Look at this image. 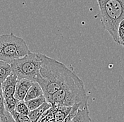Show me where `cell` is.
Segmentation results:
<instances>
[{
	"mask_svg": "<svg viewBox=\"0 0 124 122\" xmlns=\"http://www.w3.org/2000/svg\"><path fill=\"white\" fill-rule=\"evenodd\" d=\"M42 65L35 82L41 86L46 100L61 89L83 88V81L78 76L72 66L64 64L44 54L39 53Z\"/></svg>",
	"mask_w": 124,
	"mask_h": 122,
	"instance_id": "6da1fadb",
	"label": "cell"
},
{
	"mask_svg": "<svg viewBox=\"0 0 124 122\" xmlns=\"http://www.w3.org/2000/svg\"><path fill=\"white\" fill-rule=\"evenodd\" d=\"M97 1L102 25L116 43L118 25L124 19V0Z\"/></svg>",
	"mask_w": 124,
	"mask_h": 122,
	"instance_id": "7a4b0ae2",
	"label": "cell"
},
{
	"mask_svg": "<svg viewBox=\"0 0 124 122\" xmlns=\"http://www.w3.org/2000/svg\"><path fill=\"white\" fill-rule=\"evenodd\" d=\"M30 52L28 46L22 38L13 33L0 35V61L11 64Z\"/></svg>",
	"mask_w": 124,
	"mask_h": 122,
	"instance_id": "3957f363",
	"label": "cell"
},
{
	"mask_svg": "<svg viewBox=\"0 0 124 122\" xmlns=\"http://www.w3.org/2000/svg\"><path fill=\"white\" fill-rule=\"evenodd\" d=\"M42 60L39 53L31 52L22 58L11 63L12 72L18 80L28 79L35 82L39 73Z\"/></svg>",
	"mask_w": 124,
	"mask_h": 122,
	"instance_id": "277c9868",
	"label": "cell"
},
{
	"mask_svg": "<svg viewBox=\"0 0 124 122\" xmlns=\"http://www.w3.org/2000/svg\"><path fill=\"white\" fill-rule=\"evenodd\" d=\"M88 99L89 96L86 93L85 87H83L61 89L54 93L46 102L52 105L73 107L76 104H81L83 107H86Z\"/></svg>",
	"mask_w": 124,
	"mask_h": 122,
	"instance_id": "5b68a950",
	"label": "cell"
},
{
	"mask_svg": "<svg viewBox=\"0 0 124 122\" xmlns=\"http://www.w3.org/2000/svg\"><path fill=\"white\" fill-rule=\"evenodd\" d=\"M17 82L18 78L15 74L12 72L11 74L1 84V90L4 98L14 96Z\"/></svg>",
	"mask_w": 124,
	"mask_h": 122,
	"instance_id": "8992f818",
	"label": "cell"
},
{
	"mask_svg": "<svg viewBox=\"0 0 124 122\" xmlns=\"http://www.w3.org/2000/svg\"><path fill=\"white\" fill-rule=\"evenodd\" d=\"M33 83H34L33 81L28 80V79L18 80L16 87L14 97L19 101L24 100L27 92Z\"/></svg>",
	"mask_w": 124,
	"mask_h": 122,
	"instance_id": "52a82bcc",
	"label": "cell"
},
{
	"mask_svg": "<svg viewBox=\"0 0 124 122\" xmlns=\"http://www.w3.org/2000/svg\"><path fill=\"white\" fill-rule=\"evenodd\" d=\"M54 107V119L56 122H63L69 114L72 107L64 105H52Z\"/></svg>",
	"mask_w": 124,
	"mask_h": 122,
	"instance_id": "ba28073f",
	"label": "cell"
},
{
	"mask_svg": "<svg viewBox=\"0 0 124 122\" xmlns=\"http://www.w3.org/2000/svg\"><path fill=\"white\" fill-rule=\"evenodd\" d=\"M52 105L47 102H45L44 104H42L39 107H38L36 109H34L32 111H31L28 116L31 119V122H38L39 120V119L40 118V116L43 114L47 109H49L50 107H52Z\"/></svg>",
	"mask_w": 124,
	"mask_h": 122,
	"instance_id": "9c48e42d",
	"label": "cell"
},
{
	"mask_svg": "<svg viewBox=\"0 0 124 122\" xmlns=\"http://www.w3.org/2000/svg\"><path fill=\"white\" fill-rule=\"evenodd\" d=\"M42 95H44V93H43V90H42L41 86L37 82H34L27 92L24 101L26 102V101H28L31 99L39 98Z\"/></svg>",
	"mask_w": 124,
	"mask_h": 122,
	"instance_id": "30bf717a",
	"label": "cell"
},
{
	"mask_svg": "<svg viewBox=\"0 0 124 122\" xmlns=\"http://www.w3.org/2000/svg\"><path fill=\"white\" fill-rule=\"evenodd\" d=\"M91 118L90 116V111L88 107L80 109L77 112L76 114L70 122H90Z\"/></svg>",
	"mask_w": 124,
	"mask_h": 122,
	"instance_id": "8fae6325",
	"label": "cell"
},
{
	"mask_svg": "<svg viewBox=\"0 0 124 122\" xmlns=\"http://www.w3.org/2000/svg\"><path fill=\"white\" fill-rule=\"evenodd\" d=\"M12 73L11 64L0 61V85Z\"/></svg>",
	"mask_w": 124,
	"mask_h": 122,
	"instance_id": "7c38bea8",
	"label": "cell"
},
{
	"mask_svg": "<svg viewBox=\"0 0 124 122\" xmlns=\"http://www.w3.org/2000/svg\"><path fill=\"white\" fill-rule=\"evenodd\" d=\"M45 102H46V98L44 95H42V96H40V97L37 98L26 101L25 103L28 107V109H30V111H32L34 109H38L42 104H44Z\"/></svg>",
	"mask_w": 124,
	"mask_h": 122,
	"instance_id": "4fadbf2b",
	"label": "cell"
},
{
	"mask_svg": "<svg viewBox=\"0 0 124 122\" xmlns=\"http://www.w3.org/2000/svg\"><path fill=\"white\" fill-rule=\"evenodd\" d=\"M18 101L19 100L16 99L14 96L4 98V105H5L6 110L8 111L10 114L14 111H15L16 105L18 102Z\"/></svg>",
	"mask_w": 124,
	"mask_h": 122,
	"instance_id": "5bb4252c",
	"label": "cell"
},
{
	"mask_svg": "<svg viewBox=\"0 0 124 122\" xmlns=\"http://www.w3.org/2000/svg\"><path fill=\"white\" fill-rule=\"evenodd\" d=\"M15 111L19 114H21L23 115H28V116L31 112L24 100L18 101V102L16 105Z\"/></svg>",
	"mask_w": 124,
	"mask_h": 122,
	"instance_id": "9a60e30c",
	"label": "cell"
},
{
	"mask_svg": "<svg viewBox=\"0 0 124 122\" xmlns=\"http://www.w3.org/2000/svg\"><path fill=\"white\" fill-rule=\"evenodd\" d=\"M117 44L124 46V19L120 23L117 33Z\"/></svg>",
	"mask_w": 124,
	"mask_h": 122,
	"instance_id": "2e32d148",
	"label": "cell"
},
{
	"mask_svg": "<svg viewBox=\"0 0 124 122\" xmlns=\"http://www.w3.org/2000/svg\"><path fill=\"white\" fill-rule=\"evenodd\" d=\"M11 114L16 122H31V119L29 118V116L28 115L19 114L16 111H14L13 112H11Z\"/></svg>",
	"mask_w": 124,
	"mask_h": 122,
	"instance_id": "e0dca14e",
	"label": "cell"
},
{
	"mask_svg": "<svg viewBox=\"0 0 124 122\" xmlns=\"http://www.w3.org/2000/svg\"><path fill=\"white\" fill-rule=\"evenodd\" d=\"M83 107L81 104H76L75 105H73L72 107V109L70 112L69 114L67 116V117L65 119V120L63 121V122H70L71 120L73 119V118L75 116V115L76 114L77 112L80 109H82L83 108Z\"/></svg>",
	"mask_w": 124,
	"mask_h": 122,
	"instance_id": "ac0fdd59",
	"label": "cell"
},
{
	"mask_svg": "<svg viewBox=\"0 0 124 122\" xmlns=\"http://www.w3.org/2000/svg\"><path fill=\"white\" fill-rule=\"evenodd\" d=\"M6 108L4 105V97L1 90V86L0 85V118L3 117L6 114Z\"/></svg>",
	"mask_w": 124,
	"mask_h": 122,
	"instance_id": "d6986e66",
	"label": "cell"
},
{
	"mask_svg": "<svg viewBox=\"0 0 124 122\" xmlns=\"http://www.w3.org/2000/svg\"><path fill=\"white\" fill-rule=\"evenodd\" d=\"M48 122H55V120H54V119H51V120H49Z\"/></svg>",
	"mask_w": 124,
	"mask_h": 122,
	"instance_id": "ffe728a7",
	"label": "cell"
},
{
	"mask_svg": "<svg viewBox=\"0 0 124 122\" xmlns=\"http://www.w3.org/2000/svg\"><path fill=\"white\" fill-rule=\"evenodd\" d=\"M0 122H1V120H0Z\"/></svg>",
	"mask_w": 124,
	"mask_h": 122,
	"instance_id": "44dd1931",
	"label": "cell"
},
{
	"mask_svg": "<svg viewBox=\"0 0 124 122\" xmlns=\"http://www.w3.org/2000/svg\"></svg>",
	"mask_w": 124,
	"mask_h": 122,
	"instance_id": "7402d4cb",
	"label": "cell"
}]
</instances>
